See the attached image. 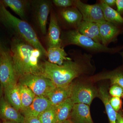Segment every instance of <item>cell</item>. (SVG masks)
<instances>
[{"mask_svg":"<svg viewBox=\"0 0 123 123\" xmlns=\"http://www.w3.org/2000/svg\"><path fill=\"white\" fill-rule=\"evenodd\" d=\"M10 49L18 80L29 74L42 75L39 59L43 55L39 50L18 39L12 40Z\"/></svg>","mask_w":123,"mask_h":123,"instance_id":"obj_1","label":"cell"},{"mask_svg":"<svg viewBox=\"0 0 123 123\" xmlns=\"http://www.w3.org/2000/svg\"><path fill=\"white\" fill-rule=\"evenodd\" d=\"M87 54L84 53L76 60L67 61L62 65L46 61L42 64V75L52 82L56 87H65L70 85L73 80L87 70L83 60Z\"/></svg>","mask_w":123,"mask_h":123,"instance_id":"obj_2","label":"cell"},{"mask_svg":"<svg viewBox=\"0 0 123 123\" xmlns=\"http://www.w3.org/2000/svg\"><path fill=\"white\" fill-rule=\"evenodd\" d=\"M0 21L6 26L15 30L24 41L42 52L46 55L47 51L39 41L33 28L28 23L14 16L0 1Z\"/></svg>","mask_w":123,"mask_h":123,"instance_id":"obj_3","label":"cell"},{"mask_svg":"<svg viewBox=\"0 0 123 123\" xmlns=\"http://www.w3.org/2000/svg\"><path fill=\"white\" fill-rule=\"evenodd\" d=\"M64 42L66 45L73 44L91 51L112 53L118 52L123 48V46L113 48L108 47L82 34L76 30L69 31L66 33L64 36Z\"/></svg>","mask_w":123,"mask_h":123,"instance_id":"obj_4","label":"cell"},{"mask_svg":"<svg viewBox=\"0 0 123 123\" xmlns=\"http://www.w3.org/2000/svg\"><path fill=\"white\" fill-rule=\"evenodd\" d=\"M18 83L26 86L39 97H46L56 87L50 80L41 75H24L18 79Z\"/></svg>","mask_w":123,"mask_h":123,"instance_id":"obj_5","label":"cell"},{"mask_svg":"<svg viewBox=\"0 0 123 123\" xmlns=\"http://www.w3.org/2000/svg\"><path fill=\"white\" fill-rule=\"evenodd\" d=\"M0 82L3 90L17 84L18 78L15 72L10 49L0 53Z\"/></svg>","mask_w":123,"mask_h":123,"instance_id":"obj_6","label":"cell"},{"mask_svg":"<svg viewBox=\"0 0 123 123\" xmlns=\"http://www.w3.org/2000/svg\"><path fill=\"white\" fill-rule=\"evenodd\" d=\"M74 6L81 13L84 21L98 24L106 21L99 4H87L76 0H74Z\"/></svg>","mask_w":123,"mask_h":123,"instance_id":"obj_7","label":"cell"},{"mask_svg":"<svg viewBox=\"0 0 123 123\" xmlns=\"http://www.w3.org/2000/svg\"><path fill=\"white\" fill-rule=\"evenodd\" d=\"M97 97L98 91L92 86L74 84L70 98L74 104L83 103L90 106L93 99Z\"/></svg>","mask_w":123,"mask_h":123,"instance_id":"obj_8","label":"cell"},{"mask_svg":"<svg viewBox=\"0 0 123 123\" xmlns=\"http://www.w3.org/2000/svg\"><path fill=\"white\" fill-rule=\"evenodd\" d=\"M98 24L102 44L104 46L107 47L109 43L115 42L122 31L121 27L106 21Z\"/></svg>","mask_w":123,"mask_h":123,"instance_id":"obj_9","label":"cell"},{"mask_svg":"<svg viewBox=\"0 0 123 123\" xmlns=\"http://www.w3.org/2000/svg\"><path fill=\"white\" fill-rule=\"evenodd\" d=\"M52 105L47 98L44 97L36 96L32 104L21 113L25 117H38L46 110Z\"/></svg>","mask_w":123,"mask_h":123,"instance_id":"obj_10","label":"cell"},{"mask_svg":"<svg viewBox=\"0 0 123 123\" xmlns=\"http://www.w3.org/2000/svg\"><path fill=\"white\" fill-rule=\"evenodd\" d=\"M0 119L1 121H9L23 123L24 117L5 99L4 95L0 98Z\"/></svg>","mask_w":123,"mask_h":123,"instance_id":"obj_11","label":"cell"},{"mask_svg":"<svg viewBox=\"0 0 123 123\" xmlns=\"http://www.w3.org/2000/svg\"><path fill=\"white\" fill-rule=\"evenodd\" d=\"M69 119L74 123H94L90 106L83 103L74 104Z\"/></svg>","mask_w":123,"mask_h":123,"instance_id":"obj_12","label":"cell"},{"mask_svg":"<svg viewBox=\"0 0 123 123\" xmlns=\"http://www.w3.org/2000/svg\"><path fill=\"white\" fill-rule=\"evenodd\" d=\"M74 84L65 87H55L47 95V98L53 106H56L70 98Z\"/></svg>","mask_w":123,"mask_h":123,"instance_id":"obj_13","label":"cell"},{"mask_svg":"<svg viewBox=\"0 0 123 123\" xmlns=\"http://www.w3.org/2000/svg\"><path fill=\"white\" fill-rule=\"evenodd\" d=\"M61 31L56 15L51 13L48 34V43L49 48L61 47Z\"/></svg>","mask_w":123,"mask_h":123,"instance_id":"obj_14","label":"cell"},{"mask_svg":"<svg viewBox=\"0 0 123 123\" xmlns=\"http://www.w3.org/2000/svg\"><path fill=\"white\" fill-rule=\"evenodd\" d=\"M77 30L83 35L102 44L99 26L98 23L82 20L77 27Z\"/></svg>","mask_w":123,"mask_h":123,"instance_id":"obj_15","label":"cell"},{"mask_svg":"<svg viewBox=\"0 0 123 123\" xmlns=\"http://www.w3.org/2000/svg\"><path fill=\"white\" fill-rule=\"evenodd\" d=\"M4 96L5 99L12 106L21 112L22 106L18 83L5 89Z\"/></svg>","mask_w":123,"mask_h":123,"instance_id":"obj_16","label":"cell"},{"mask_svg":"<svg viewBox=\"0 0 123 123\" xmlns=\"http://www.w3.org/2000/svg\"><path fill=\"white\" fill-rule=\"evenodd\" d=\"M46 56L49 62L58 65H62L65 61L72 60L68 57V54L61 47L49 48Z\"/></svg>","mask_w":123,"mask_h":123,"instance_id":"obj_17","label":"cell"},{"mask_svg":"<svg viewBox=\"0 0 123 123\" xmlns=\"http://www.w3.org/2000/svg\"><path fill=\"white\" fill-rule=\"evenodd\" d=\"M99 4L106 21L119 27L123 25V17L117 10L108 6L103 0L100 1Z\"/></svg>","mask_w":123,"mask_h":123,"instance_id":"obj_18","label":"cell"},{"mask_svg":"<svg viewBox=\"0 0 123 123\" xmlns=\"http://www.w3.org/2000/svg\"><path fill=\"white\" fill-rule=\"evenodd\" d=\"M98 98L103 103L110 123H117V112L112 108L110 103V94L105 86H102L98 91Z\"/></svg>","mask_w":123,"mask_h":123,"instance_id":"obj_19","label":"cell"},{"mask_svg":"<svg viewBox=\"0 0 123 123\" xmlns=\"http://www.w3.org/2000/svg\"><path fill=\"white\" fill-rule=\"evenodd\" d=\"M92 79L95 81L107 79L110 80L111 85H118L123 88V70L120 69L99 74Z\"/></svg>","mask_w":123,"mask_h":123,"instance_id":"obj_20","label":"cell"},{"mask_svg":"<svg viewBox=\"0 0 123 123\" xmlns=\"http://www.w3.org/2000/svg\"><path fill=\"white\" fill-rule=\"evenodd\" d=\"M61 15L68 24L76 28L82 20L81 13L75 6L64 9L61 12Z\"/></svg>","mask_w":123,"mask_h":123,"instance_id":"obj_21","label":"cell"},{"mask_svg":"<svg viewBox=\"0 0 123 123\" xmlns=\"http://www.w3.org/2000/svg\"><path fill=\"white\" fill-rule=\"evenodd\" d=\"M74 104L70 98L55 106L56 123L69 119Z\"/></svg>","mask_w":123,"mask_h":123,"instance_id":"obj_22","label":"cell"},{"mask_svg":"<svg viewBox=\"0 0 123 123\" xmlns=\"http://www.w3.org/2000/svg\"><path fill=\"white\" fill-rule=\"evenodd\" d=\"M50 10V4L46 1L40 4L38 8V21L40 30L43 35L46 34L47 32V24Z\"/></svg>","mask_w":123,"mask_h":123,"instance_id":"obj_23","label":"cell"},{"mask_svg":"<svg viewBox=\"0 0 123 123\" xmlns=\"http://www.w3.org/2000/svg\"><path fill=\"white\" fill-rule=\"evenodd\" d=\"M18 84L22 106L21 112L30 105L36 96L33 91L26 86L18 83Z\"/></svg>","mask_w":123,"mask_h":123,"instance_id":"obj_24","label":"cell"},{"mask_svg":"<svg viewBox=\"0 0 123 123\" xmlns=\"http://www.w3.org/2000/svg\"><path fill=\"white\" fill-rule=\"evenodd\" d=\"M6 7H8L18 14L19 17H24V5L21 1L19 0H3L1 1Z\"/></svg>","mask_w":123,"mask_h":123,"instance_id":"obj_25","label":"cell"},{"mask_svg":"<svg viewBox=\"0 0 123 123\" xmlns=\"http://www.w3.org/2000/svg\"><path fill=\"white\" fill-rule=\"evenodd\" d=\"M55 106L51 107L43 112L38 117L42 123H56Z\"/></svg>","mask_w":123,"mask_h":123,"instance_id":"obj_26","label":"cell"},{"mask_svg":"<svg viewBox=\"0 0 123 123\" xmlns=\"http://www.w3.org/2000/svg\"><path fill=\"white\" fill-rule=\"evenodd\" d=\"M109 94L112 97L123 98V88L118 85H113L110 88Z\"/></svg>","mask_w":123,"mask_h":123,"instance_id":"obj_27","label":"cell"},{"mask_svg":"<svg viewBox=\"0 0 123 123\" xmlns=\"http://www.w3.org/2000/svg\"><path fill=\"white\" fill-rule=\"evenodd\" d=\"M110 103L112 108L116 112L121 110L122 101L121 98L118 97H112L110 99Z\"/></svg>","mask_w":123,"mask_h":123,"instance_id":"obj_28","label":"cell"},{"mask_svg":"<svg viewBox=\"0 0 123 123\" xmlns=\"http://www.w3.org/2000/svg\"><path fill=\"white\" fill-rule=\"evenodd\" d=\"M53 2L57 7L67 8L74 6V0H54Z\"/></svg>","mask_w":123,"mask_h":123,"instance_id":"obj_29","label":"cell"},{"mask_svg":"<svg viewBox=\"0 0 123 123\" xmlns=\"http://www.w3.org/2000/svg\"><path fill=\"white\" fill-rule=\"evenodd\" d=\"M117 11L123 17V0H116Z\"/></svg>","mask_w":123,"mask_h":123,"instance_id":"obj_30","label":"cell"},{"mask_svg":"<svg viewBox=\"0 0 123 123\" xmlns=\"http://www.w3.org/2000/svg\"><path fill=\"white\" fill-rule=\"evenodd\" d=\"M23 123H42L38 117H25Z\"/></svg>","mask_w":123,"mask_h":123,"instance_id":"obj_31","label":"cell"},{"mask_svg":"<svg viewBox=\"0 0 123 123\" xmlns=\"http://www.w3.org/2000/svg\"><path fill=\"white\" fill-rule=\"evenodd\" d=\"M116 121L117 123H123V110L117 112Z\"/></svg>","mask_w":123,"mask_h":123,"instance_id":"obj_32","label":"cell"},{"mask_svg":"<svg viewBox=\"0 0 123 123\" xmlns=\"http://www.w3.org/2000/svg\"><path fill=\"white\" fill-rule=\"evenodd\" d=\"M103 1L108 6L111 8L116 6V0H103Z\"/></svg>","mask_w":123,"mask_h":123,"instance_id":"obj_33","label":"cell"},{"mask_svg":"<svg viewBox=\"0 0 123 123\" xmlns=\"http://www.w3.org/2000/svg\"><path fill=\"white\" fill-rule=\"evenodd\" d=\"M9 49H10L7 48L5 46L1 40L0 39V53L4 51L8 50Z\"/></svg>","mask_w":123,"mask_h":123,"instance_id":"obj_34","label":"cell"},{"mask_svg":"<svg viewBox=\"0 0 123 123\" xmlns=\"http://www.w3.org/2000/svg\"><path fill=\"white\" fill-rule=\"evenodd\" d=\"M4 95V90L1 85V83L0 82V98Z\"/></svg>","mask_w":123,"mask_h":123,"instance_id":"obj_35","label":"cell"},{"mask_svg":"<svg viewBox=\"0 0 123 123\" xmlns=\"http://www.w3.org/2000/svg\"><path fill=\"white\" fill-rule=\"evenodd\" d=\"M57 123H74L72 122L70 119H68L66 120H64L63 121H61V122H59Z\"/></svg>","mask_w":123,"mask_h":123,"instance_id":"obj_36","label":"cell"},{"mask_svg":"<svg viewBox=\"0 0 123 123\" xmlns=\"http://www.w3.org/2000/svg\"><path fill=\"white\" fill-rule=\"evenodd\" d=\"M2 123H18L9 121H2Z\"/></svg>","mask_w":123,"mask_h":123,"instance_id":"obj_37","label":"cell"},{"mask_svg":"<svg viewBox=\"0 0 123 123\" xmlns=\"http://www.w3.org/2000/svg\"><path fill=\"white\" fill-rule=\"evenodd\" d=\"M120 54H121V55H122V57H123V51H122V52H120Z\"/></svg>","mask_w":123,"mask_h":123,"instance_id":"obj_38","label":"cell"},{"mask_svg":"<svg viewBox=\"0 0 123 123\" xmlns=\"http://www.w3.org/2000/svg\"><path fill=\"white\" fill-rule=\"evenodd\" d=\"M0 123H2V122H0Z\"/></svg>","mask_w":123,"mask_h":123,"instance_id":"obj_39","label":"cell"},{"mask_svg":"<svg viewBox=\"0 0 123 123\" xmlns=\"http://www.w3.org/2000/svg\"></svg>","mask_w":123,"mask_h":123,"instance_id":"obj_40","label":"cell"}]
</instances>
